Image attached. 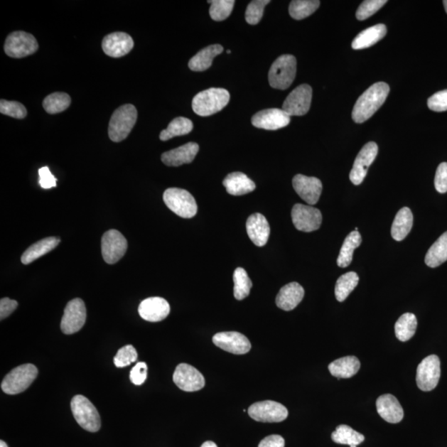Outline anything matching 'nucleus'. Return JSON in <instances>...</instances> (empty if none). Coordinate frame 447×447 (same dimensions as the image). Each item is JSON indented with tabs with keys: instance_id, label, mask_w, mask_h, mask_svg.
<instances>
[{
	"instance_id": "24",
	"label": "nucleus",
	"mask_w": 447,
	"mask_h": 447,
	"mask_svg": "<svg viewBox=\"0 0 447 447\" xmlns=\"http://www.w3.org/2000/svg\"><path fill=\"white\" fill-rule=\"evenodd\" d=\"M199 151V145L188 143L179 148L168 151L162 155V161L169 167H179L181 165L193 162Z\"/></svg>"
},
{
	"instance_id": "36",
	"label": "nucleus",
	"mask_w": 447,
	"mask_h": 447,
	"mask_svg": "<svg viewBox=\"0 0 447 447\" xmlns=\"http://www.w3.org/2000/svg\"><path fill=\"white\" fill-rule=\"evenodd\" d=\"M193 129L192 120L184 117H178L168 124L167 129L163 130L160 134V139L162 141H167L171 139L183 135L188 134Z\"/></svg>"
},
{
	"instance_id": "26",
	"label": "nucleus",
	"mask_w": 447,
	"mask_h": 447,
	"mask_svg": "<svg viewBox=\"0 0 447 447\" xmlns=\"http://www.w3.org/2000/svg\"><path fill=\"white\" fill-rule=\"evenodd\" d=\"M224 187L230 195H243L252 193L256 185L243 173H230L223 181Z\"/></svg>"
},
{
	"instance_id": "7",
	"label": "nucleus",
	"mask_w": 447,
	"mask_h": 447,
	"mask_svg": "<svg viewBox=\"0 0 447 447\" xmlns=\"http://www.w3.org/2000/svg\"><path fill=\"white\" fill-rule=\"evenodd\" d=\"M71 408L75 421L83 429L90 433H97L99 430L102 426L99 414L87 398L83 395L75 396Z\"/></svg>"
},
{
	"instance_id": "6",
	"label": "nucleus",
	"mask_w": 447,
	"mask_h": 447,
	"mask_svg": "<svg viewBox=\"0 0 447 447\" xmlns=\"http://www.w3.org/2000/svg\"><path fill=\"white\" fill-rule=\"evenodd\" d=\"M38 374L36 366L32 364L20 365L4 377L1 388L5 394L10 395L23 393L32 384Z\"/></svg>"
},
{
	"instance_id": "42",
	"label": "nucleus",
	"mask_w": 447,
	"mask_h": 447,
	"mask_svg": "<svg viewBox=\"0 0 447 447\" xmlns=\"http://www.w3.org/2000/svg\"><path fill=\"white\" fill-rule=\"evenodd\" d=\"M269 3V0H254L251 2L246 9V22L251 25L258 24L262 19L266 5Z\"/></svg>"
},
{
	"instance_id": "27",
	"label": "nucleus",
	"mask_w": 447,
	"mask_h": 447,
	"mask_svg": "<svg viewBox=\"0 0 447 447\" xmlns=\"http://www.w3.org/2000/svg\"><path fill=\"white\" fill-rule=\"evenodd\" d=\"M222 45L215 44L207 47L190 60L188 67L193 72H204L212 67L213 60L223 52Z\"/></svg>"
},
{
	"instance_id": "2",
	"label": "nucleus",
	"mask_w": 447,
	"mask_h": 447,
	"mask_svg": "<svg viewBox=\"0 0 447 447\" xmlns=\"http://www.w3.org/2000/svg\"><path fill=\"white\" fill-rule=\"evenodd\" d=\"M230 99L228 90L210 88L198 93L193 100V112L200 117H210L220 112L228 104Z\"/></svg>"
},
{
	"instance_id": "30",
	"label": "nucleus",
	"mask_w": 447,
	"mask_h": 447,
	"mask_svg": "<svg viewBox=\"0 0 447 447\" xmlns=\"http://www.w3.org/2000/svg\"><path fill=\"white\" fill-rule=\"evenodd\" d=\"M414 224V215L408 208H402L397 213L392 225V237L396 241L404 240L410 233Z\"/></svg>"
},
{
	"instance_id": "55",
	"label": "nucleus",
	"mask_w": 447,
	"mask_h": 447,
	"mask_svg": "<svg viewBox=\"0 0 447 447\" xmlns=\"http://www.w3.org/2000/svg\"><path fill=\"white\" fill-rule=\"evenodd\" d=\"M227 53H228V54H229V53H231V52H230V51H227Z\"/></svg>"
},
{
	"instance_id": "31",
	"label": "nucleus",
	"mask_w": 447,
	"mask_h": 447,
	"mask_svg": "<svg viewBox=\"0 0 447 447\" xmlns=\"http://www.w3.org/2000/svg\"><path fill=\"white\" fill-rule=\"evenodd\" d=\"M60 239L57 237H48L38 241L25 251L22 255L21 261L23 264H29L34 260L51 252L60 243Z\"/></svg>"
},
{
	"instance_id": "28",
	"label": "nucleus",
	"mask_w": 447,
	"mask_h": 447,
	"mask_svg": "<svg viewBox=\"0 0 447 447\" xmlns=\"http://www.w3.org/2000/svg\"><path fill=\"white\" fill-rule=\"evenodd\" d=\"M360 362L355 356H345L328 366L330 373L338 379H349L359 372Z\"/></svg>"
},
{
	"instance_id": "9",
	"label": "nucleus",
	"mask_w": 447,
	"mask_h": 447,
	"mask_svg": "<svg viewBox=\"0 0 447 447\" xmlns=\"http://www.w3.org/2000/svg\"><path fill=\"white\" fill-rule=\"evenodd\" d=\"M248 414L251 419L261 423H281L288 418L289 411L283 404L267 400L251 405Z\"/></svg>"
},
{
	"instance_id": "1",
	"label": "nucleus",
	"mask_w": 447,
	"mask_h": 447,
	"mask_svg": "<svg viewBox=\"0 0 447 447\" xmlns=\"http://www.w3.org/2000/svg\"><path fill=\"white\" fill-rule=\"evenodd\" d=\"M389 90V85L385 82L375 83L366 90L355 104L352 112L354 122L361 124L372 117L385 102Z\"/></svg>"
},
{
	"instance_id": "17",
	"label": "nucleus",
	"mask_w": 447,
	"mask_h": 447,
	"mask_svg": "<svg viewBox=\"0 0 447 447\" xmlns=\"http://www.w3.org/2000/svg\"><path fill=\"white\" fill-rule=\"evenodd\" d=\"M212 341L217 348L235 355H244L251 350L248 338L236 331L215 334Z\"/></svg>"
},
{
	"instance_id": "11",
	"label": "nucleus",
	"mask_w": 447,
	"mask_h": 447,
	"mask_svg": "<svg viewBox=\"0 0 447 447\" xmlns=\"http://www.w3.org/2000/svg\"><path fill=\"white\" fill-rule=\"evenodd\" d=\"M127 239L117 230H109L102 236V251L103 259L109 264H114L126 253Z\"/></svg>"
},
{
	"instance_id": "18",
	"label": "nucleus",
	"mask_w": 447,
	"mask_h": 447,
	"mask_svg": "<svg viewBox=\"0 0 447 447\" xmlns=\"http://www.w3.org/2000/svg\"><path fill=\"white\" fill-rule=\"evenodd\" d=\"M291 117L282 109H267L255 114L251 119L256 128L278 130L288 126Z\"/></svg>"
},
{
	"instance_id": "47",
	"label": "nucleus",
	"mask_w": 447,
	"mask_h": 447,
	"mask_svg": "<svg viewBox=\"0 0 447 447\" xmlns=\"http://www.w3.org/2000/svg\"><path fill=\"white\" fill-rule=\"evenodd\" d=\"M148 366L145 362H139L130 371L129 378L135 385H141L147 379Z\"/></svg>"
},
{
	"instance_id": "38",
	"label": "nucleus",
	"mask_w": 447,
	"mask_h": 447,
	"mask_svg": "<svg viewBox=\"0 0 447 447\" xmlns=\"http://www.w3.org/2000/svg\"><path fill=\"white\" fill-rule=\"evenodd\" d=\"M318 0H293L289 6L291 17L301 20L310 16L320 6Z\"/></svg>"
},
{
	"instance_id": "19",
	"label": "nucleus",
	"mask_w": 447,
	"mask_h": 447,
	"mask_svg": "<svg viewBox=\"0 0 447 447\" xmlns=\"http://www.w3.org/2000/svg\"><path fill=\"white\" fill-rule=\"evenodd\" d=\"M293 185L295 192L304 202L310 205L318 203L323 192V183L320 179L298 174L293 179Z\"/></svg>"
},
{
	"instance_id": "51",
	"label": "nucleus",
	"mask_w": 447,
	"mask_h": 447,
	"mask_svg": "<svg viewBox=\"0 0 447 447\" xmlns=\"http://www.w3.org/2000/svg\"><path fill=\"white\" fill-rule=\"evenodd\" d=\"M285 441L283 436L279 435H271L266 436L260 441L258 447H284Z\"/></svg>"
},
{
	"instance_id": "45",
	"label": "nucleus",
	"mask_w": 447,
	"mask_h": 447,
	"mask_svg": "<svg viewBox=\"0 0 447 447\" xmlns=\"http://www.w3.org/2000/svg\"><path fill=\"white\" fill-rule=\"evenodd\" d=\"M0 112L8 115V117L19 119L26 117L27 115V109L23 107V104L5 99H1L0 102Z\"/></svg>"
},
{
	"instance_id": "22",
	"label": "nucleus",
	"mask_w": 447,
	"mask_h": 447,
	"mask_svg": "<svg viewBox=\"0 0 447 447\" xmlns=\"http://www.w3.org/2000/svg\"><path fill=\"white\" fill-rule=\"evenodd\" d=\"M246 230L252 242L259 247L267 244L270 235V226L262 214L251 215L246 222Z\"/></svg>"
},
{
	"instance_id": "52",
	"label": "nucleus",
	"mask_w": 447,
	"mask_h": 447,
	"mask_svg": "<svg viewBox=\"0 0 447 447\" xmlns=\"http://www.w3.org/2000/svg\"><path fill=\"white\" fill-rule=\"evenodd\" d=\"M200 447H218V446L217 444L213 443V441H205V443H204Z\"/></svg>"
},
{
	"instance_id": "46",
	"label": "nucleus",
	"mask_w": 447,
	"mask_h": 447,
	"mask_svg": "<svg viewBox=\"0 0 447 447\" xmlns=\"http://www.w3.org/2000/svg\"><path fill=\"white\" fill-rule=\"evenodd\" d=\"M429 108L433 112H443L447 110V90L436 92L428 100Z\"/></svg>"
},
{
	"instance_id": "12",
	"label": "nucleus",
	"mask_w": 447,
	"mask_h": 447,
	"mask_svg": "<svg viewBox=\"0 0 447 447\" xmlns=\"http://www.w3.org/2000/svg\"><path fill=\"white\" fill-rule=\"evenodd\" d=\"M313 98V89L309 85H301L289 95L283 109L289 117H303L309 112Z\"/></svg>"
},
{
	"instance_id": "39",
	"label": "nucleus",
	"mask_w": 447,
	"mask_h": 447,
	"mask_svg": "<svg viewBox=\"0 0 447 447\" xmlns=\"http://www.w3.org/2000/svg\"><path fill=\"white\" fill-rule=\"evenodd\" d=\"M233 279L235 298L239 301L247 298L253 286L247 272L243 268H237L235 270Z\"/></svg>"
},
{
	"instance_id": "44",
	"label": "nucleus",
	"mask_w": 447,
	"mask_h": 447,
	"mask_svg": "<svg viewBox=\"0 0 447 447\" xmlns=\"http://www.w3.org/2000/svg\"><path fill=\"white\" fill-rule=\"evenodd\" d=\"M387 2H388L387 0H365L356 11V18L360 21L369 18L384 7Z\"/></svg>"
},
{
	"instance_id": "8",
	"label": "nucleus",
	"mask_w": 447,
	"mask_h": 447,
	"mask_svg": "<svg viewBox=\"0 0 447 447\" xmlns=\"http://www.w3.org/2000/svg\"><path fill=\"white\" fill-rule=\"evenodd\" d=\"M38 43L32 34L23 31L14 32L5 41L4 51L9 57L23 58L37 52Z\"/></svg>"
},
{
	"instance_id": "16",
	"label": "nucleus",
	"mask_w": 447,
	"mask_h": 447,
	"mask_svg": "<svg viewBox=\"0 0 447 447\" xmlns=\"http://www.w3.org/2000/svg\"><path fill=\"white\" fill-rule=\"evenodd\" d=\"M379 148L375 142L366 144L355 160L352 170L350 173V179L354 185L362 183L367 175L370 166L373 163L378 154Z\"/></svg>"
},
{
	"instance_id": "23",
	"label": "nucleus",
	"mask_w": 447,
	"mask_h": 447,
	"mask_svg": "<svg viewBox=\"0 0 447 447\" xmlns=\"http://www.w3.org/2000/svg\"><path fill=\"white\" fill-rule=\"evenodd\" d=\"M376 408L381 418L389 424H399L404 419V409L394 395L380 396L376 401Z\"/></svg>"
},
{
	"instance_id": "15",
	"label": "nucleus",
	"mask_w": 447,
	"mask_h": 447,
	"mask_svg": "<svg viewBox=\"0 0 447 447\" xmlns=\"http://www.w3.org/2000/svg\"><path fill=\"white\" fill-rule=\"evenodd\" d=\"M173 381L180 389L185 392L199 391L204 388L205 384L204 376L199 370L184 363L176 368Z\"/></svg>"
},
{
	"instance_id": "5",
	"label": "nucleus",
	"mask_w": 447,
	"mask_h": 447,
	"mask_svg": "<svg viewBox=\"0 0 447 447\" xmlns=\"http://www.w3.org/2000/svg\"><path fill=\"white\" fill-rule=\"evenodd\" d=\"M163 200L169 208L178 217L190 219L198 213V204L193 195L184 189L168 188L165 190Z\"/></svg>"
},
{
	"instance_id": "32",
	"label": "nucleus",
	"mask_w": 447,
	"mask_h": 447,
	"mask_svg": "<svg viewBox=\"0 0 447 447\" xmlns=\"http://www.w3.org/2000/svg\"><path fill=\"white\" fill-rule=\"evenodd\" d=\"M446 261H447V231L431 246L425 257V263L430 268L438 267Z\"/></svg>"
},
{
	"instance_id": "3",
	"label": "nucleus",
	"mask_w": 447,
	"mask_h": 447,
	"mask_svg": "<svg viewBox=\"0 0 447 447\" xmlns=\"http://www.w3.org/2000/svg\"><path fill=\"white\" fill-rule=\"evenodd\" d=\"M137 118V109L133 104H127L118 108L112 114L109 124V139L115 143L123 141L132 131Z\"/></svg>"
},
{
	"instance_id": "48",
	"label": "nucleus",
	"mask_w": 447,
	"mask_h": 447,
	"mask_svg": "<svg viewBox=\"0 0 447 447\" xmlns=\"http://www.w3.org/2000/svg\"><path fill=\"white\" fill-rule=\"evenodd\" d=\"M435 188L439 193H447V163H441L435 176Z\"/></svg>"
},
{
	"instance_id": "43",
	"label": "nucleus",
	"mask_w": 447,
	"mask_h": 447,
	"mask_svg": "<svg viewBox=\"0 0 447 447\" xmlns=\"http://www.w3.org/2000/svg\"><path fill=\"white\" fill-rule=\"evenodd\" d=\"M138 360L136 349L131 345L124 346L119 349L117 355L114 358V362L117 368H124L131 365Z\"/></svg>"
},
{
	"instance_id": "49",
	"label": "nucleus",
	"mask_w": 447,
	"mask_h": 447,
	"mask_svg": "<svg viewBox=\"0 0 447 447\" xmlns=\"http://www.w3.org/2000/svg\"><path fill=\"white\" fill-rule=\"evenodd\" d=\"M39 184L43 189H50L57 187V178L52 174L48 167H43L38 171Z\"/></svg>"
},
{
	"instance_id": "10",
	"label": "nucleus",
	"mask_w": 447,
	"mask_h": 447,
	"mask_svg": "<svg viewBox=\"0 0 447 447\" xmlns=\"http://www.w3.org/2000/svg\"><path fill=\"white\" fill-rule=\"evenodd\" d=\"M440 377V359L435 355L426 357L416 369V384L421 391L433 390L439 383Z\"/></svg>"
},
{
	"instance_id": "29",
	"label": "nucleus",
	"mask_w": 447,
	"mask_h": 447,
	"mask_svg": "<svg viewBox=\"0 0 447 447\" xmlns=\"http://www.w3.org/2000/svg\"><path fill=\"white\" fill-rule=\"evenodd\" d=\"M386 34L387 28L384 24L375 25V26L360 33L353 40L351 46L355 50L368 48L379 42L380 40L385 37Z\"/></svg>"
},
{
	"instance_id": "40",
	"label": "nucleus",
	"mask_w": 447,
	"mask_h": 447,
	"mask_svg": "<svg viewBox=\"0 0 447 447\" xmlns=\"http://www.w3.org/2000/svg\"><path fill=\"white\" fill-rule=\"evenodd\" d=\"M71 104V97L66 93L56 92L49 95L43 100V108L48 114H58L66 110Z\"/></svg>"
},
{
	"instance_id": "4",
	"label": "nucleus",
	"mask_w": 447,
	"mask_h": 447,
	"mask_svg": "<svg viewBox=\"0 0 447 447\" xmlns=\"http://www.w3.org/2000/svg\"><path fill=\"white\" fill-rule=\"evenodd\" d=\"M297 73V60L293 55H282L273 63L269 72V82L274 89H288Z\"/></svg>"
},
{
	"instance_id": "53",
	"label": "nucleus",
	"mask_w": 447,
	"mask_h": 447,
	"mask_svg": "<svg viewBox=\"0 0 447 447\" xmlns=\"http://www.w3.org/2000/svg\"><path fill=\"white\" fill-rule=\"evenodd\" d=\"M0 447H9L6 443H4V441H0Z\"/></svg>"
},
{
	"instance_id": "33",
	"label": "nucleus",
	"mask_w": 447,
	"mask_h": 447,
	"mask_svg": "<svg viewBox=\"0 0 447 447\" xmlns=\"http://www.w3.org/2000/svg\"><path fill=\"white\" fill-rule=\"evenodd\" d=\"M362 242V238L359 231H353L345 238L343 247H341L338 265L340 268H346L352 262L353 254L355 249H357Z\"/></svg>"
},
{
	"instance_id": "35",
	"label": "nucleus",
	"mask_w": 447,
	"mask_h": 447,
	"mask_svg": "<svg viewBox=\"0 0 447 447\" xmlns=\"http://www.w3.org/2000/svg\"><path fill=\"white\" fill-rule=\"evenodd\" d=\"M418 320L413 313L402 315L395 324L396 338L401 341L409 340L416 333Z\"/></svg>"
},
{
	"instance_id": "14",
	"label": "nucleus",
	"mask_w": 447,
	"mask_h": 447,
	"mask_svg": "<svg viewBox=\"0 0 447 447\" xmlns=\"http://www.w3.org/2000/svg\"><path fill=\"white\" fill-rule=\"evenodd\" d=\"M292 220L296 229L303 232H313L321 227L323 215L311 205L296 204L292 210Z\"/></svg>"
},
{
	"instance_id": "20",
	"label": "nucleus",
	"mask_w": 447,
	"mask_h": 447,
	"mask_svg": "<svg viewBox=\"0 0 447 447\" xmlns=\"http://www.w3.org/2000/svg\"><path fill=\"white\" fill-rule=\"evenodd\" d=\"M134 40L125 33H113L104 37L102 48L108 56L118 58L127 55L134 48Z\"/></svg>"
},
{
	"instance_id": "25",
	"label": "nucleus",
	"mask_w": 447,
	"mask_h": 447,
	"mask_svg": "<svg viewBox=\"0 0 447 447\" xmlns=\"http://www.w3.org/2000/svg\"><path fill=\"white\" fill-rule=\"evenodd\" d=\"M304 294V289L298 283H290L280 289L276 304L284 311H292L303 301Z\"/></svg>"
},
{
	"instance_id": "54",
	"label": "nucleus",
	"mask_w": 447,
	"mask_h": 447,
	"mask_svg": "<svg viewBox=\"0 0 447 447\" xmlns=\"http://www.w3.org/2000/svg\"><path fill=\"white\" fill-rule=\"evenodd\" d=\"M443 4L446 9V12L447 13V0H445V1H443Z\"/></svg>"
},
{
	"instance_id": "41",
	"label": "nucleus",
	"mask_w": 447,
	"mask_h": 447,
	"mask_svg": "<svg viewBox=\"0 0 447 447\" xmlns=\"http://www.w3.org/2000/svg\"><path fill=\"white\" fill-rule=\"evenodd\" d=\"M210 4V15L215 21H223L232 12L234 0H214L208 1Z\"/></svg>"
},
{
	"instance_id": "37",
	"label": "nucleus",
	"mask_w": 447,
	"mask_h": 447,
	"mask_svg": "<svg viewBox=\"0 0 447 447\" xmlns=\"http://www.w3.org/2000/svg\"><path fill=\"white\" fill-rule=\"evenodd\" d=\"M358 284L359 276L357 274L349 272L341 275L335 284V298L340 303L344 301L352 293V291L357 287Z\"/></svg>"
},
{
	"instance_id": "34",
	"label": "nucleus",
	"mask_w": 447,
	"mask_h": 447,
	"mask_svg": "<svg viewBox=\"0 0 447 447\" xmlns=\"http://www.w3.org/2000/svg\"><path fill=\"white\" fill-rule=\"evenodd\" d=\"M331 439L338 444L357 447L365 441V436L348 425H340L331 434Z\"/></svg>"
},
{
	"instance_id": "21",
	"label": "nucleus",
	"mask_w": 447,
	"mask_h": 447,
	"mask_svg": "<svg viewBox=\"0 0 447 447\" xmlns=\"http://www.w3.org/2000/svg\"><path fill=\"white\" fill-rule=\"evenodd\" d=\"M170 310L167 300L158 297L145 299L139 306L140 316L150 323H158L164 320L169 315Z\"/></svg>"
},
{
	"instance_id": "50",
	"label": "nucleus",
	"mask_w": 447,
	"mask_h": 447,
	"mask_svg": "<svg viewBox=\"0 0 447 447\" xmlns=\"http://www.w3.org/2000/svg\"><path fill=\"white\" fill-rule=\"evenodd\" d=\"M17 306L18 303L16 301L8 298H2L0 301V319L4 320L8 318L17 308Z\"/></svg>"
},
{
	"instance_id": "13",
	"label": "nucleus",
	"mask_w": 447,
	"mask_h": 447,
	"mask_svg": "<svg viewBox=\"0 0 447 447\" xmlns=\"http://www.w3.org/2000/svg\"><path fill=\"white\" fill-rule=\"evenodd\" d=\"M87 320V308L84 301L75 298L69 301L61 323V329L64 334L72 335L78 333L82 329Z\"/></svg>"
}]
</instances>
